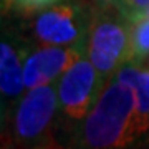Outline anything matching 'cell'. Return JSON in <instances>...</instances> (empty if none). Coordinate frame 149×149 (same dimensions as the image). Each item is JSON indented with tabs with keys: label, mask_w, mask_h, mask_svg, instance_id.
<instances>
[{
	"label": "cell",
	"mask_w": 149,
	"mask_h": 149,
	"mask_svg": "<svg viewBox=\"0 0 149 149\" xmlns=\"http://www.w3.org/2000/svg\"><path fill=\"white\" fill-rule=\"evenodd\" d=\"M73 149H149V123L133 90L113 76L73 136Z\"/></svg>",
	"instance_id": "1"
},
{
	"label": "cell",
	"mask_w": 149,
	"mask_h": 149,
	"mask_svg": "<svg viewBox=\"0 0 149 149\" xmlns=\"http://www.w3.org/2000/svg\"><path fill=\"white\" fill-rule=\"evenodd\" d=\"M10 126L15 149H65L55 134L60 128L56 83L25 91Z\"/></svg>",
	"instance_id": "2"
},
{
	"label": "cell",
	"mask_w": 149,
	"mask_h": 149,
	"mask_svg": "<svg viewBox=\"0 0 149 149\" xmlns=\"http://www.w3.org/2000/svg\"><path fill=\"white\" fill-rule=\"evenodd\" d=\"M86 55L95 66L103 88L121 66L129 63L131 20L118 7H93Z\"/></svg>",
	"instance_id": "3"
},
{
	"label": "cell",
	"mask_w": 149,
	"mask_h": 149,
	"mask_svg": "<svg viewBox=\"0 0 149 149\" xmlns=\"http://www.w3.org/2000/svg\"><path fill=\"white\" fill-rule=\"evenodd\" d=\"M30 32L38 45H78L88 42L93 5L90 0H61L33 12Z\"/></svg>",
	"instance_id": "4"
},
{
	"label": "cell",
	"mask_w": 149,
	"mask_h": 149,
	"mask_svg": "<svg viewBox=\"0 0 149 149\" xmlns=\"http://www.w3.org/2000/svg\"><path fill=\"white\" fill-rule=\"evenodd\" d=\"M101 91L103 86L98 73L85 53L56 81L60 124L74 136Z\"/></svg>",
	"instance_id": "5"
},
{
	"label": "cell",
	"mask_w": 149,
	"mask_h": 149,
	"mask_svg": "<svg viewBox=\"0 0 149 149\" xmlns=\"http://www.w3.org/2000/svg\"><path fill=\"white\" fill-rule=\"evenodd\" d=\"M30 47L12 32H3L0 42V98L2 126L10 124L17 104L25 95L23 63Z\"/></svg>",
	"instance_id": "6"
},
{
	"label": "cell",
	"mask_w": 149,
	"mask_h": 149,
	"mask_svg": "<svg viewBox=\"0 0 149 149\" xmlns=\"http://www.w3.org/2000/svg\"><path fill=\"white\" fill-rule=\"evenodd\" d=\"M86 53V43L78 45H37L30 48L23 63L25 90L56 83L60 76Z\"/></svg>",
	"instance_id": "7"
},
{
	"label": "cell",
	"mask_w": 149,
	"mask_h": 149,
	"mask_svg": "<svg viewBox=\"0 0 149 149\" xmlns=\"http://www.w3.org/2000/svg\"><path fill=\"white\" fill-rule=\"evenodd\" d=\"M114 76L133 90L138 109L149 123V66L126 63Z\"/></svg>",
	"instance_id": "8"
},
{
	"label": "cell",
	"mask_w": 149,
	"mask_h": 149,
	"mask_svg": "<svg viewBox=\"0 0 149 149\" xmlns=\"http://www.w3.org/2000/svg\"><path fill=\"white\" fill-rule=\"evenodd\" d=\"M129 63L149 66V15L131 20V58Z\"/></svg>",
	"instance_id": "9"
},
{
	"label": "cell",
	"mask_w": 149,
	"mask_h": 149,
	"mask_svg": "<svg viewBox=\"0 0 149 149\" xmlns=\"http://www.w3.org/2000/svg\"><path fill=\"white\" fill-rule=\"evenodd\" d=\"M119 8L129 20H136L148 13L149 0H121Z\"/></svg>",
	"instance_id": "10"
},
{
	"label": "cell",
	"mask_w": 149,
	"mask_h": 149,
	"mask_svg": "<svg viewBox=\"0 0 149 149\" xmlns=\"http://www.w3.org/2000/svg\"><path fill=\"white\" fill-rule=\"evenodd\" d=\"M27 8V0H2V10L3 13L12 10H18V12H25Z\"/></svg>",
	"instance_id": "11"
},
{
	"label": "cell",
	"mask_w": 149,
	"mask_h": 149,
	"mask_svg": "<svg viewBox=\"0 0 149 149\" xmlns=\"http://www.w3.org/2000/svg\"><path fill=\"white\" fill-rule=\"evenodd\" d=\"M56 2H61V0H27V8H25V12H35V10L43 8V7H47V5L56 3Z\"/></svg>",
	"instance_id": "12"
},
{
	"label": "cell",
	"mask_w": 149,
	"mask_h": 149,
	"mask_svg": "<svg viewBox=\"0 0 149 149\" xmlns=\"http://www.w3.org/2000/svg\"><path fill=\"white\" fill-rule=\"evenodd\" d=\"M90 3L93 7H98V8H108V7H118L119 8L121 0H90Z\"/></svg>",
	"instance_id": "13"
},
{
	"label": "cell",
	"mask_w": 149,
	"mask_h": 149,
	"mask_svg": "<svg viewBox=\"0 0 149 149\" xmlns=\"http://www.w3.org/2000/svg\"><path fill=\"white\" fill-rule=\"evenodd\" d=\"M146 15H149V8H148V13H146Z\"/></svg>",
	"instance_id": "14"
}]
</instances>
